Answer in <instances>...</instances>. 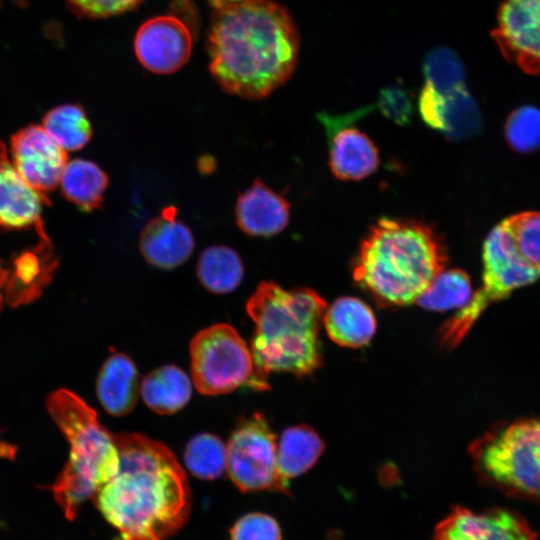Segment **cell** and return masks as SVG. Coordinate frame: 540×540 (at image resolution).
Segmentation results:
<instances>
[{"label": "cell", "instance_id": "obj_31", "mask_svg": "<svg viewBox=\"0 0 540 540\" xmlns=\"http://www.w3.org/2000/svg\"><path fill=\"white\" fill-rule=\"evenodd\" d=\"M231 540H282V536L274 518L263 513H250L235 523Z\"/></svg>", "mask_w": 540, "mask_h": 540}, {"label": "cell", "instance_id": "obj_8", "mask_svg": "<svg viewBox=\"0 0 540 540\" xmlns=\"http://www.w3.org/2000/svg\"><path fill=\"white\" fill-rule=\"evenodd\" d=\"M190 359L193 383L201 394L217 396L251 386L255 367L250 348L229 324H213L196 333Z\"/></svg>", "mask_w": 540, "mask_h": 540}, {"label": "cell", "instance_id": "obj_22", "mask_svg": "<svg viewBox=\"0 0 540 540\" xmlns=\"http://www.w3.org/2000/svg\"><path fill=\"white\" fill-rule=\"evenodd\" d=\"M324 442L307 425L289 427L283 431L277 444L276 463L280 478L285 484L306 471L319 459Z\"/></svg>", "mask_w": 540, "mask_h": 540}, {"label": "cell", "instance_id": "obj_18", "mask_svg": "<svg viewBox=\"0 0 540 540\" xmlns=\"http://www.w3.org/2000/svg\"><path fill=\"white\" fill-rule=\"evenodd\" d=\"M140 384L139 373L132 359L123 353H113L98 373V400L110 415L125 416L137 404Z\"/></svg>", "mask_w": 540, "mask_h": 540}, {"label": "cell", "instance_id": "obj_26", "mask_svg": "<svg viewBox=\"0 0 540 540\" xmlns=\"http://www.w3.org/2000/svg\"><path fill=\"white\" fill-rule=\"evenodd\" d=\"M473 296L469 275L460 269L440 272L415 303L432 311H447L466 306Z\"/></svg>", "mask_w": 540, "mask_h": 540}, {"label": "cell", "instance_id": "obj_28", "mask_svg": "<svg viewBox=\"0 0 540 540\" xmlns=\"http://www.w3.org/2000/svg\"><path fill=\"white\" fill-rule=\"evenodd\" d=\"M424 86L446 92L465 85L464 65L450 48L437 47L430 50L423 61Z\"/></svg>", "mask_w": 540, "mask_h": 540}, {"label": "cell", "instance_id": "obj_1", "mask_svg": "<svg viewBox=\"0 0 540 540\" xmlns=\"http://www.w3.org/2000/svg\"><path fill=\"white\" fill-rule=\"evenodd\" d=\"M209 70L229 94L261 99L282 86L298 61L300 38L287 9L274 0H211Z\"/></svg>", "mask_w": 540, "mask_h": 540}, {"label": "cell", "instance_id": "obj_25", "mask_svg": "<svg viewBox=\"0 0 540 540\" xmlns=\"http://www.w3.org/2000/svg\"><path fill=\"white\" fill-rule=\"evenodd\" d=\"M42 127L65 151L83 148L92 135L84 109L76 104H64L50 110L43 118Z\"/></svg>", "mask_w": 540, "mask_h": 540}, {"label": "cell", "instance_id": "obj_14", "mask_svg": "<svg viewBox=\"0 0 540 540\" xmlns=\"http://www.w3.org/2000/svg\"><path fill=\"white\" fill-rule=\"evenodd\" d=\"M418 103L423 121L450 140L466 139L480 131L481 113L466 85L446 92L423 85Z\"/></svg>", "mask_w": 540, "mask_h": 540}, {"label": "cell", "instance_id": "obj_34", "mask_svg": "<svg viewBox=\"0 0 540 540\" xmlns=\"http://www.w3.org/2000/svg\"><path fill=\"white\" fill-rule=\"evenodd\" d=\"M12 273L13 272H10L9 269L4 267V265L2 264V261L0 260V310L2 308L3 300H4L3 290L5 289V287L8 290V285H9Z\"/></svg>", "mask_w": 540, "mask_h": 540}, {"label": "cell", "instance_id": "obj_10", "mask_svg": "<svg viewBox=\"0 0 540 540\" xmlns=\"http://www.w3.org/2000/svg\"><path fill=\"white\" fill-rule=\"evenodd\" d=\"M491 35L510 63L540 74V0H503Z\"/></svg>", "mask_w": 540, "mask_h": 540}, {"label": "cell", "instance_id": "obj_15", "mask_svg": "<svg viewBox=\"0 0 540 540\" xmlns=\"http://www.w3.org/2000/svg\"><path fill=\"white\" fill-rule=\"evenodd\" d=\"M42 204H50L48 196L25 182L0 140V227L20 229L33 225L42 241L49 242L41 218Z\"/></svg>", "mask_w": 540, "mask_h": 540}, {"label": "cell", "instance_id": "obj_11", "mask_svg": "<svg viewBox=\"0 0 540 540\" xmlns=\"http://www.w3.org/2000/svg\"><path fill=\"white\" fill-rule=\"evenodd\" d=\"M12 163L25 182L47 196L59 184L68 154L43 129L31 125L11 138Z\"/></svg>", "mask_w": 540, "mask_h": 540}, {"label": "cell", "instance_id": "obj_6", "mask_svg": "<svg viewBox=\"0 0 540 540\" xmlns=\"http://www.w3.org/2000/svg\"><path fill=\"white\" fill-rule=\"evenodd\" d=\"M469 451L482 480L540 503V418L498 424L474 440Z\"/></svg>", "mask_w": 540, "mask_h": 540}, {"label": "cell", "instance_id": "obj_35", "mask_svg": "<svg viewBox=\"0 0 540 540\" xmlns=\"http://www.w3.org/2000/svg\"><path fill=\"white\" fill-rule=\"evenodd\" d=\"M15 455L16 447L0 439V457L14 459Z\"/></svg>", "mask_w": 540, "mask_h": 540}, {"label": "cell", "instance_id": "obj_19", "mask_svg": "<svg viewBox=\"0 0 540 540\" xmlns=\"http://www.w3.org/2000/svg\"><path fill=\"white\" fill-rule=\"evenodd\" d=\"M379 152L373 141L354 127L339 130L331 139L329 166L340 180H361L379 166Z\"/></svg>", "mask_w": 540, "mask_h": 540}, {"label": "cell", "instance_id": "obj_27", "mask_svg": "<svg viewBox=\"0 0 540 540\" xmlns=\"http://www.w3.org/2000/svg\"><path fill=\"white\" fill-rule=\"evenodd\" d=\"M184 462L197 478L216 479L226 470V444L214 434H197L186 445Z\"/></svg>", "mask_w": 540, "mask_h": 540}, {"label": "cell", "instance_id": "obj_13", "mask_svg": "<svg viewBox=\"0 0 540 540\" xmlns=\"http://www.w3.org/2000/svg\"><path fill=\"white\" fill-rule=\"evenodd\" d=\"M535 537L527 521L510 510L475 512L454 507L436 526L432 540H535Z\"/></svg>", "mask_w": 540, "mask_h": 540}, {"label": "cell", "instance_id": "obj_3", "mask_svg": "<svg viewBox=\"0 0 540 540\" xmlns=\"http://www.w3.org/2000/svg\"><path fill=\"white\" fill-rule=\"evenodd\" d=\"M326 309V301L312 289L286 290L272 281L259 283L246 304L255 324L250 387L267 389L272 372L307 376L320 367L319 329Z\"/></svg>", "mask_w": 540, "mask_h": 540}, {"label": "cell", "instance_id": "obj_36", "mask_svg": "<svg viewBox=\"0 0 540 540\" xmlns=\"http://www.w3.org/2000/svg\"><path fill=\"white\" fill-rule=\"evenodd\" d=\"M232 1H239V0H232Z\"/></svg>", "mask_w": 540, "mask_h": 540}, {"label": "cell", "instance_id": "obj_32", "mask_svg": "<svg viewBox=\"0 0 540 540\" xmlns=\"http://www.w3.org/2000/svg\"><path fill=\"white\" fill-rule=\"evenodd\" d=\"M381 113L398 125L409 122L413 106L408 91L400 84H393L383 88L377 101Z\"/></svg>", "mask_w": 540, "mask_h": 540}, {"label": "cell", "instance_id": "obj_30", "mask_svg": "<svg viewBox=\"0 0 540 540\" xmlns=\"http://www.w3.org/2000/svg\"><path fill=\"white\" fill-rule=\"evenodd\" d=\"M505 138L509 146L519 153L540 149V109L531 105L516 108L508 116Z\"/></svg>", "mask_w": 540, "mask_h": 540}, {"label": "cell", "instance_id": "obj_16", "mask_svg": "<svg viewBox=\"0 0 540 540\" xmlns=\"http://www.w3.org/2000/svg\"><path fill=\"white\" fill-rule=\"evenodd\" d=\"M175 206L165 207L142 230L139 247L145 260L160 269H174L188 260L194 250L191 230L177 219Z\"/></svg>", "mask_w": 540, "mask_h": 540}, {"label": "cell", "instance_id": "obj_21", "mask_svg": "<svg viewBox=\"0 0 540 540\" xmlns=\"http://www.w3.org/2000/svg\"><path fill=\"white\" fill-rule=\"evenodd\" d=\"M140 395L155 413L170 415L186 406L192 395V383L179 367L165 365L149 372L140 384Z\"/></svg>", "mask_w": 540, "mask_h": 540}, {"label": "cell", "instance_id": "obj_5", "mask_svg": "<svg viewBox=\"0 0 540 540\" xmlns=\"http://www.w3.org/2000/svg\"><path fill=\"white\" fill-rule=\"evenodd\" d=\"M47 410L69 444V458L51 490L65 516L72 520L79 506L116 474L118 450L114 434L74 392L59 389L51 393Z\"/></svg>", "mask_w": 540, "mask_h": 540}, {"label": "cell", "instance_id": "obj_4", "mask_svg": "<svg viewBox=\"0 0 540 540\" xmlns=\"http://www.w3.org/2000/svg\"><path fill=\"white\" fill-rule=\"evenodd\" d=\"M448 260L436 231L415 220L381 218L362 240L355 282L381 307L415 303Z\"/></svg>", "mask_w": 540, "mask_h": 540}, {"label": "cell", "instance_id": "obj_20", "mask_svg": "<svg viewBox=\"0 0 540 540\" xmlns=\"http://www.w3.org/2000/svg\"><path fill=\"white\" fill-rule=\"evenodd\" d=\"M323 325L332 341L352 348L369 343L376 331L373 311L355 297H341L327 307Z\"/></svg>", "mask_w": 540, "mask_h": 540}, {"label": "cell", "instance_id": "obj_7", "mask_svg": "<svg viewBox=\"0 0 540 540\" xmlns=\"http://www.w3.org/2000/svg\"><path fill=\"white\" fill-rule=\"evenodd\" d=\"M482 260L481 288L440 328V344L447 348L457 346L464 339L490 304L540 278V271L520 256L502 223L495 226L485 239Z\"/></svg>", "mask_w": 540, "mask_h": 540}, {"label": "cell", "instance_id": "obj_12", "mask_svg": "<svg viewBox=\"0 0 540 540\" xmlns=\"http://www.w3.org/2000/svg\"><path fill=\"white\" fill-rule=\"evenodd\" d=\"M134 49L139 62L150 72L170 74L187 63L192 51L188 26L176 16H157L138 29Z\"/></svg>", "mask_w": 540, "mask_h": 540}, {"label": "cell", "instance_id": "obj_23", "mask_svg": "<svg viewBox=\"0 0 540 540\" xmlns=\"http://www.w3.org/2000/svg\"><path fill=\"white\" fill-rule=\"evenodd\" d=\"M60 185L67 200L81 210L90 212L101 206L108 186V176L94 162L74 159L67 162Z\"/></svg>", "mask_w": 540, "mask_h": 540}, {"label": "cell", "instance_id": "obj_33", "mask_svg": "<svg viewBox=\"0 0 540 540\" xmlns=\"http://www.w3.org/2000/svg\"><path fill=\"white\" fill-rule=\"evenodd\" d=\"M80 16L100 19L116 16L138 7L144 0H67Z\"/></svg>", "mask_w": 540, "mask_h": 540}, {"label": "cell", "instance_id": "obj_24", "mask_svg": "<svg viewBox=\"0 0 540 540\" xmlns=\"http://www.w3.org/2000/svg\"><path fill=\"white\" fill-rule=\"evenodd\" d=\"M196 273L207 290L215 294H226L240 285L244 267L234 249L216 245L202 252L197 262Z\"/></svg>", "mask_w": 540, "mask_h": 540}, {"label": "cell", "instance_id": "obj_29", "mask_svg": "<svg viewBox=\"0 0 540 540\" xmlns=\"http://www.w3.org/2000/svg\"><path fill=\"white\" fill-rule=\"evenodd\" d=\"M501 223L520 256L540 271V212H521Z\"/></svg>", "mask_w": 540, "mask_h": 540}, {"label": "cell", "instance_id": "obj_17", "mask_svg": "<svg viewBox=\"0 0 540 540\" xmlns=\"http://www.w3.org/2000/svg\"><path fill=\"white\" fill-rule=\"evenodd\" d=\"M236 223L247 235L270 237L288 224L290 203L260 179L239 195L235 206Z\"/></svg>", "mask_w": 540, "mask_h": 540}, {"label": "cell", "instance_id": "obj_2", "mask_svg": "<svg viewBox=\"0 0 540 540\" xmlns=\"http://www.w3.org/2000/svg\"><path fill=\"white\" fill-rule=\"evenodd\" d=\"M119 467L94 495L121 540H167L186 522L191 495L185 471L163 443L140 433L114 434Z\"/></svg>", "mask_w": 540, "mask_h": 540}, {"label": "cell", "instance_id": "obj_9", "mask_svg": "<svg viewBox=\"0 0 540 540\" xmlns=\"http://www.w3.org/2000/svg\"><path fill=\"white\" fill-rule=\"evenodd\" d=\"M277 441L265 417L259 413L244 419L226 444V471L243 492L271 490L286 492L280 478Z\"/></svg>", "mask_w": 540, "mask_h": 540}]
</instances>
